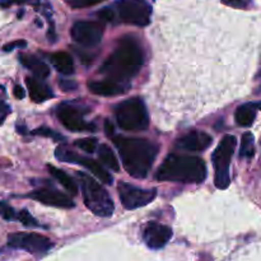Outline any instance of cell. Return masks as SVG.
Instances as JSON below:
<instances>
[{
  "instance_id": "6",
  "label": "cell",
  "mask_w": 261,
  "mask_h": 261,
  "mask_svg": "<svg viewBox=\"0 0 261 261\" xmlns=\"http://www.w3.org/2000/svg\"><path fill=\"white\" fill-rule=\"evenodd\" d=\"M237 139L233 135H224L221 143L214 150L212 155V162L214 167V184L218 189L224 190L231 184V176H229V166H231L232 155L236 149Z\"/></svg>"
},
{
  "instance_id": "19",
  "label": "cell",
  "mask_w": 261,
  "mask_h": 261,
  "mask_svg": "<svg viewBox=\"0 0 261 261\" xmlns=\"http://www.w3.org/2000/svg\"><path fill=\"white\" fill-rule=\"evenodd\" d=\"M76 163H78V165H82L83 167H86L89 172L93 173V175L96 176L99 181H102V182L111 185L112 181H114V177L110 175V172H107V171L105 170L103 166H102L99 162H97V161L92 160V158L78 155Z\"/></svg>"
},
{
  "instance_id": "34",
  "label": "cell",
  "mask_w": 261,
  "mask_h": 261,
  "mask_svg": "<svg viewBox=\"0 0 261 261\" xmlns=\"http://www.w3.org/2000/svg\"><path fill=\"white\" fill-rule=\"evenodd\" d=\"M59 84L63 91H74L76 88V84L73 81H66V79H60Z\"/></svg>"
},
{
  "instance_id": "20",
  "label": "cell",
  "mask_w": 261,
  "mask_h": 261,
  "mask_svg": "<svg viewBox=\"0 0 261 261\" xmlns=\"http://www.w3.org/2000/svg\"><path fill=\"white\" fill-rule=\"evenodd\" d=\"M50 60L59 73L66 74V75L74 73V61L68 53L59 51V53L53 54L50 56Z\"/></svg>"
},
{
  "instance_id": "14",
  "label": "cell",
  "mask_w": 261,
  "mask_h": 261,
  "mask_svg": "<svg viewBox=\"0 0 261 261\" xmlns=\"http://www.w3.org/2000/svg\"><path fill=\"white\" fill-rule=\"evenodd\" d=\"M212 142L213 138L208 133L194 130L177 140V147L189 152H203L211 147Z\"/></svg>"
},
{
  "instance_id": "4",
  "label": "cell",
  "mask_w": 261,
  "mask_h": 261,
  "mask_svg": "<svg viewBox=\"0 0 261 261\" xmlns=\"http://www.w3.org/2000/svg\"><path fill=\"white\" fill-rule=\"evenodd\" d=\"M76 178L82 190L84 204L87 208L101 218H109L115 211L114 201L106 189L102 188L94 178L84 172H76Z\"/></svg>"
},
{
  "instance_id": "2",
  "label": "cell",
  "mask_w": 261,
  "mask_h": 261,
  "mask_svg": "<svg viewBox=\"0 0 261 261\" xmlns=\"http://www.w3.org/2000/svg\"><path fill=\"white\" fill-rule=\"evenodd\" d=\"M143 63L144 55L139 43L134 38L124 37L101 66L99 73L106 75V79L127 83L139 73Z\"/></svg>"
},
{
  "instance_id": "8",
  "label": "cell",
  "mask_w": 261,
  "mask_h": 261,
  "mask_svg": "<svg viewBox=\"0 0 261 261\" xmlns=\"http://www.w3.org/2000/svg\"><path fill=\"white\" fill-rule=\"evenodd\" d=\"M8 246L13 249L24 250L30 254H45L53 249L54 244L48 237L40 233H24L17 232L8 237Z\"/></svg>"
},
{
  "instance_id": "35",
  "label": "cell",
  "mask_w": 261,
  "mask_h": 261,
  "mask_svg": "<svg viewBox=\"0 0 261 261\" xmlns=\"http://www.w3.org/2000/svg\"><path fill=\"white\" fill-rule=\"evenodd\" d=\"M31 2V0H0V5L3 8L10 7L13 4H24V3Z\"/></svg>"
},
{
  "instance_id": "7",
  "label": "cell",
  "mask_w": 261,
  "mask_h": 261,
  "mask_svg": "<svg viewBox=\"0 0 261 261\" xmlns=\"http://www.w3.org/2000/svg\"><path fill=\"white\" fill-rule=\"evenodd\" d=\"M117 13L121 22L145 27L150 23L152 7L147 0H117Z\"/></svg>"
},
{
  "instance_id": "32",
  "label": "cell",
  "mask_w": 261,
  "mask_h": 261,
  "mask_svg": "<svg viewBox=\"0 0 261 261\" xmlns=\"http://www.w3.org/2000/svg\"><path fill=\"white\" fill-rule=\"evenodd\" d=\"M25 46H27V42H25L24 40H18L14 41V42H10L8 43V45H5L4 47H3V50L8 53V51H12L17 47H25Z\"/></svg>"
},
{
  "instance_id": "26",
  "label": "cell",
  "mask_w": 261,
  "mask_h": 261,
  "mask_svg": "<svg viewBox=\"0 0 261 261\" xmlns=\"http://www.w3.org/2000/svg\"><path fill=\"white\" fill-rule=\"evenodd\" d=\"M0 217L5 221H17V213L5 201H0Z\"/></svg>"
},
{
  "instance_id": "25",
  "label": "cell",
  "mask_w": 261,
  "mask_h": 261,
  "mask_svg": "<svg viewBox=\"0 0 261 261\" xmlns=\"http://www.w3.org/2000/svg\"><path fill=\"white\" fill-rule=\"evenodd\" d=\"M74 144L79 148V149L84 150L87 153H93L94 150L98 148V142L96 138H82L74 142Z\"/></svg>"
},
{
  "instance_id": "16",
  "label": "cell",
  "mask_w": 261,
  "mask_h": 261,
  "mask_svg": "<svg viewBox=\"0 0 261 261\" xmlns=\"http://www.w3.org/2000/svg\"><path fill=\"white\" fill-rule=\"evenodd\" d=\"M25 83H27L28 87V93H30L31 99L33 102H37V103H41V102H45L46 99L53 98L54 93L51 91L50 87L43 82V79L35 78V76H28L25 79Z\"/></svg>"
},
{
  "instance_id": "17",
  "label": "cell",
  "mask_w": 261,
  "mask_h": 261,
  "mask_svg": "<svg viewBox=\"0 0 261 261\" xmlns=\"http://www.w3.org/2000/svg\"><path fill=\"white\" fill-rule=\"evenodd\" d=\"M19 61L24 68L30 69L33 74L35 78L38 79H46L50 75V68L47 64L43 63L41 59L36 58L35 55H30V54H20Z\"/></svg>"
},
{
  "instance_id": "37",
  "label": "cell",
  "mask_w": 261,
  "mask_h": 261,
  "mask_svg": "<svg viewBox=\"0 0 261 261\" xmlns=\"http://www.w3.org/2000/svg\"><path fill=\"white\" fill-rule=\"evenodd\" d=\"M105 130H106L107 137L109 138L114 137V126H112V124L109 121V120H106V122H105Z\"/></svg>"
},
{
  "instance_id": "5",
  "label": "cell",
  "mask_w": 261,
  "mask_h": 261,
  "mask_svg": "<svg viewBox=\"0 0 261 261\" xmlns=\"http://www.w3.org/2000/svg\"><path fill=\"white\" fill-rule=\"evenodd\" d=\"M115 117L120 129L125 132H143L149 126L147 107L139 97L125 99L117 105Z\"/></svg>"
},
{
  "instance_id": "15",
  "label": "cell",
  "mask_w": 261,
  "mask_h": 261,
  "mask_svg": "<svg viewBox=\"0 0 261 261\" xmlns=\"http://www.w3.org/2000/svg\"><path fill=\"white\" fill-rule=\"evenodd\" d=\"M89 91L93 94L102 97L117 96L126 92L129 88L127 83H120V82L111 81V79H103V81H91L88 82Z\"/></svg>"
},
{
  "instance_id": "12",
  "label": "cell",
  "mask_w": 261,
  "mask_h": 261,
  "mask_svg": "<svg viewBox=\"0 0 261 261\" xmlns=\"http://www.w3.org/2000/svg\"><path fill=\"white\" fill-rule=\"evenodd\" d=\"M172 237V229L157 222H149L143 231V240L149 249L160 250L168 244Z\"/></svg>"
},
{
  "instance_id": "36",
  "label": "cell",
  "mask_w": 261,
  "mask_h": 261,
  "mask_svg": "<svg viewBox=\"0 0 261 261\" xmlns=\"http://www.w3.org/2000/svg\"><path fill=\"white\" fill-rule=\"evenodd\" d=\"M13 93H14L15 98H18V99H23L25 97V91L20 86H15Z\"/></svg>"
},
{
  "instance_id": "3",
  "label": "cell",
  "mask_w": 261,
  "mask_h": 261,
  "mask_svg": "<svg viewBox=\"0 0 261 261\" xmlns=\"http://www.w3.org/2000/svg\"><path fill=\"white\" fill-rule=\"evenodd\" d=\"M160 181L181 184H201L206 178V165L195 155L170 154L155 173Z\"/></svg>"
},
{
  "instance_id": "30",
  "label": "cell",
  "mask_w": 261,
  "mask_h": 261,
  "mask_svg": "<svg viewBox=\"0 0 261 261\" xmlns=\"http://www.w3.org/2000/svg\"><path fill=\"white\" fill-rule=\"evenodd\" d=\"M226 5L237 9H247L251 5V0H222Z\"/></svg>"
},
{
  "instance_id": "33",
  "label": "cell",
  "mask_w": 261,
  "mask_h": 261,
  "mask_svg": "<svg viewBox=\"0 0 261 261\" xmlns=\"http://www.w3.org/2000/svg\"><path fill=\"white\" fill-rule=\"evenodd\" d=\"M10 114V109L5 102L0 101V125L4 122V120L7 119L8 115Z\"/></svg>"
},
{
  "instance_id": "21",
  "label": "cell",
  "mask_w": 261,
  "mask_h": 261,
  "mask_svg": "<svg viewBox=\"0 0 261 261\" xmlns=\"http://www.w3.org/2000/svg\"><path fill=\"white\" fill-rule=\"evenodd\" d=\"M47 170L48 172L51 173V176H53L54 178H56V181L60 182L71 195H76V193H78V186H76L75 181H74L68 173H65L63 170L54 167V166L51 165L47 166Z\"/></svg>"
},
{
  "instance_id": "27",
  "label": "cell",
  "mask_w": 261,
  "mask_h": 261,
  "mask_svg": "<svg viewBox=\"0 0 261 261\" xmlns=\"http://www.w3.org/2000/svg\"><path fill=\"white\" fill-rule=\"evenodd\" d=\"M17 221H19L25 227H38V222L25 209H23L19 213H17Z\"/></svg>"
},
{
  "instance_id": "9",
  "label": "cell",
  "mask_w": 261,
  "mask_h": 261,
  "mask_svg": "<svg viewBox=\"0 0 261 261\" xmlns=\"http://www.w3.org/2000/svg\"><path fill=\"white\" fill-rule=\"evenodd\" d=\"M117 191H119L122 206L129 211L148 205L157 196L155 189H140L126 182H120L117 186Z\"/></svg>"
},
{
  "instance_id": "1",
  "label": "cell",
  "mask_w": 261,
  "mask_h": 261,
  "mask_svg": "<svg viewBox=\"0 0 261 261\" xmlns=\"http://www.w3.org/2000/svg\"><path fill=\"white\" fill-rule=\"evenodd\" d=\"M114 144L119 149L120 158L125 171L134 178H144L149 173L155 158L158 147L155 143L142 138L112 137Z\"/></svg>"
},
{
  "instance_id": "29",
  "label": "cell",
  "mask_w": 261,
  "mask_h": 261,
  "mask_svg": "<svg viewBox=\"0 0 261 261\" xmlns=\"http://www.w3.org/2000/svg\"><path fill=\"white\" fill-rule=\"evenodd\" d=\"M32 134L35 135H41V137H48L54 138L56 140H64V138L60 134H58L56 132H54L53 129H48V127H38V129L33 130Z\"/></svg>"
},
{
  "instance_id": "18",
  "label": "cell",
  "mask_w": 261,
  "mask_h": 261,
  "mask_svg": "<svg viewBox=\"0 0 261 261\" xmlns=\"http://www.w3.org/2000/svg\"><path fill=\"white\" fill-rule=\"evenodd\" d=\"M261 110V101L260 102H249V103L241 105L236 110L234 119L240 126H251L256 117V111Z\"/></svg>"
},
{
  "instance_id": "24",
  "label": "cell",
  "mask_w": 261,
  "mask_h": 261,
  "mask_svg": "<svg viewBox=\"0 0 261 261\" xmlns=\"http://www.w3.org/2000/svg\"><path fill=\"white\" fill-rule=\"evenodd\" d=\"M55 157L58 158L59 161L65 163H76V160H78V154L75 152H73L71 149H69L66 145L61 144L59 145L55 149Z\"/></svg>"
},
{
  "instance_id": "31",
  "label": "cell",
  "mask_w": 261,
  "mask_h": 261,
  "mask_svg": "<svg viewBox=\"0 0 261 261\" xmlns=\"http://www.w3.org/2000/svg\"><path fill=\"white\" fill-rule=\"evenodd\" d=\"M97 15H98L99 19L103 20V22H112L115 17V13L111 8H103V9H101L97 13Z\"/></svg>"
},
{
  "instance_id": "11",
  "label": "cell",
  "mask_w": 261,
  "mask_h": 261,
  "mask_svg": "<svg viewBox=\"0 0 261 261\" xmlns=\"http://www.w3.org/2000/svg\"><path fill=\"white\" fill-rule=\"evenodd\" d=\"M83 114L84 112L79 107L66 102L58 107V117L66 129L70 132H84V130L93 132L96 127L84 120Z\"/></svg>"
},
{
  "instance_id": "28",
  "label": "cell",
  "mask_w": 261,
  "mask_h": 261,
  "mask_svg": "<svg viewBox=\"0 0 261 261\" xmlns=\"http://www.w3.org/2000/svg\"><path fill=\"white\" fill-rule=\"evenodd\" d=\"M105 2V0H65L68 5H70L74 9H82V8L93 7V5L99 4V3Z\"/></svg>"
},
{
  "instance_id": "13",
  "label": "cell",
  "mask_w": 261,
  "mask_h": 261,
  "mask_svg": "<svg viewBox=\"0 0 261 261\" xmlns=\"http://www.w3.org/2000/svg\"><path fill=\"white\" fill-rule=\"evenodd\" d=\"M30 198H32L33 200L40 201V203L45 204V205L54 206V208L69 209L75 206V204L71 200L70 196L48 188L37 189V190H35L33 193L30 194Z\"/></svg>"
},
{
  "instance_id": "10",
  "label": "cell",
  "mask_w": 261,
  "mask_h": 261,
  "mask_svg": "<svg viewBox=\"0 0 261 261\" xmlns=\"http://www.w3.org/2000/svg\"><path fill=\"white\" fill-rule=\"evenodd\" d=\"M105 25L94 20H79L71 27V37L79 45L86 47H94L99 45L103 36Z\"/></svg>"
},
{
  "instance_id": "22",
  "label": "cell",
  "mask_w": 261,
  "mask_h": 261,
  "mask_svg": "<svg viewBox=\"0 0 261 261\" xmlns=\"http://www.w3.org/2000/svg\"><path fill=\"white\" fill-rule=\"evenodd\" d=\"M97 152H98V158L105 166H106L109 170L114 171V172H119L120 171V162L117 161L116 155L112 152L111 148L107 144H101L97 148Z\"/></svg>"
},
{
  "instance_id": "23",
  "label": "cell",
  "mask_w": 261,
  "mask_h": 261,
  "mask_svg": "<svg viewBox=\"0 0 261 261\" xmlns=\"http://www.w3.org/2000/svg\"><path fill=\"white\" fill-rule=\"evenodd\" d=\"M255 139L251 133H245L241 139V148H240V157L251 160L255 155Z\"/></svg>"
}]
</instances>
